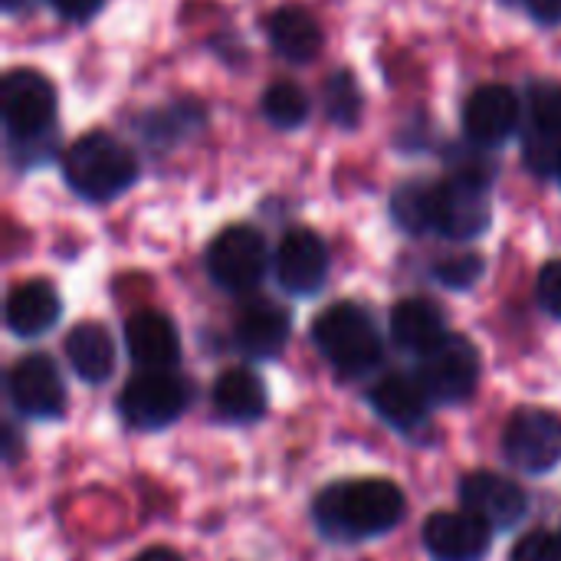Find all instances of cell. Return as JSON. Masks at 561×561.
<instances>
[{"mask_svg":"<svg viewBox=\"0 0 561 561\" xmlns=\"http://www.w3.org/2000/svg\"><path fill=\"white\" fill-rule=\"evenodd\" d=\"M404 513H408V500L401 486L381 477L332 483L312 503L316 526L332 542L378 539L394 526H401Z\"/></svg>","mask_w":561,"mask_h":561,"instance_id":"1","label":"cell"},{"mask_svg":"<svg viewBox=\"0 0 561 561\" xmlns=\"http://www.w3.org/2000/svg\"><path fill=\"white\" fill-rule=\"evenodd\" d=\"M66 184L85 201H112L138 181L135 151L108 131H89L62 154Z\"/></svg>","mask_w":561,"mask_h":561,"instance_id":"2","label":"cell"},{"mask_svg":"<svg viewBox=\"0 0 561 561\" xmlns=\"http://www.w3.org/2000/svg\"><path fill=\"white\" fill-rule=\"evenodd\" d=\"M312 342L325 362L355 378L381 362V335L358 302H335L312 322Z\"/></svg>","mask_w":561,"mask_h":561,"instance_id":"3","label":"cell"},{"mask_svg":"<svg viewBox=\"0 0 561 561\" xmlns=\"http://www.w3.org/2000/svg\"><path fill=\"white\" fill-rule=\"evenodd\" d=\"M493 220L490 181L473 174H450L434 184V230L450 240H473Z\"/></svg>","mask_w":561,"mask_h":561,"instance_id":"4","label":"cell"},{"mask_svg":"<svg viewBox=\"0 0 561 561\" xmlns=\"http://www.w3.org/2000/svg\"><path fill=\"white\" fill-rule=\"evenodd\" d=\"M417 378L424 381L434 404H463L480 385V352L463 335H447L437 348L421 355Z\"/></svg>","mask_w":561,"mask_h":561,"instance_id":"5","label":"cell"},{"mask_svg":"<svg viewBox=\"0 0 561 561\" xmlns=\"http://www.w3.org/2000/svg\"><path fill=\"white\" fill-rule=\"evenodd\" d=\"M503 454L523 473H549L561 463V417L546 408H519L503 431Z\"/></svg>","mask_w":561,"mask_h":561,"instance_id":"6","label":"cell"},{"mask_svg":"<svg viewBox=\"0 0 561 561\" xmlns=\"http://www.w3.org/2000/svg\"><path fill=\"white\" fill-rule=\"evenodd\" d=\"M207 273L227 293L253 289L266 273V240L250 224H233L207 247Z\"/></svg>","mask_w":561,"mask_h":561,"instance_id":"7","label":"cell"},{"mask_svg":"<svg viewBox=\"0 0 561 561\" xmlns=\"http://www.w3.org/2000/svg\"><path fill=\"white\" fill-rule=\"evenodd\" d=\"M191 404V388L171 371H145L131 378L118 398L122 417L138 431L171 427Z\"/></svg>","mask_w":561,"mask_h":561,"instance_id":"8","label":"cell"},{"mask_svg":"<svg viewBox=\"0 0 561 561\" xmlns=\"http://www.w3.org/2000/svg\"><path fill=\"white\" fill-rule=\"evenodd\" d=\"M0 108H3V125L10 138L16 141L39 138L56 118V89L36 69H13L3 79Z\"/></svg>","mask_w":561,"mask_h":561,"instance_id":"9","label":"cell"},{"mask_svg":"<svg viewBox=\"0 0 561 561\" xmlns=\"http://www.w3.org/2000/svg\"><path fill=\"white\" fill-rule=\"evenodd\" d=\"M7 391L13 408L33 421H53L66 411V385L59 368L46 355H26L10 368Z\"/></svg>","mask_w":561,"mask_h":561,"instance_id":"10","label":"cell"},{"mask_svg":"<svg viewBox=\"0 0 561 561\" xmlns=\"http://www.w3.org/2000/svg\"><path fill=\"white\" fill-rule=\"evenodd\" d=\"M460 500L463 510L490 523L493 529H513L529 513V496L519 483L493 473V470H473L460 480Z\"/></svg>","mask_w":561,"mask_h":561,"instance_id":"11","label":"cell"},{"mask_svg":"<svg viewBox=\"0 0 561 561\" xmlns=\"http://www.w3.org/2000/svg\"><path fill=\"white\" fill-rule=\"evenodd\" d=\"M523 122V102L510 85H480L467 105H463V131L470 138V145L480 148H496L506 138H513V131Z\"/></svg>","mask_w":561,"mask_h":561,"instance_id":"12","label":"cell"},{"mask_svg":"<svg viewBox=\"0 0 561 561\" xmlns=\"http://www.w3.org/2000/svg\"><path fill=\"white\" fill-rule=\"evenodd\" d=\"M424 546L434 561H483L493 546V526L463 513H434L424 523Z\"/></svg>","mask_w":561,"mask_h":561,"instance_id":"13","label":"cell"},{"mask_svg":"<svg viewBox=\"0 0 561 561\" xmlns=\"http://www.w3.org/2000/svg\"><path fill=\"white\" fill-rule=\"evenodd\" d=\"M276 276L279 286L293 296H312L322 289L325 276H329V247L325 240L309 230V227H296L283 237L279 250H276Z\"/></svg>","mask_w":561,"mask_h":561,"instance_id":"14","label":"cell"},{"mask_svg":"<svg viewBox=\"0 0 561 561\" xmlns=\"http://www.w3.org/2000/svg\"><path fill=\"white\" fill-rule=\"evenodd\" d=\"M526 164L536 174H559L561 168V85L536 89L533 118L523 135Z\"/></svg>","mask_w":561,"mask_h":561,"instance_id":"15","label":"cell"},{"mask_svg":"<svg viewBox=\"0 0 561 561\" xmlns=\"http://www.w3.org/2000/svg\"><path fill=\"white\" fill-rule=\"evenodd\" d=\"M125 348L145 371H171L181 362V335L164 312H138L125 322Z\"/></svg>","mask_w":561,"mask_h":561,"instance_id":"16","label":"cell"},{"mask_svg":"<svg viewBox=\"0 0 561 561\" xmlns=\"http://www.w3.org/2000/svg\"><path fill=\"white\" fill-rule=\"evenodd\" d=\"M371 408L378 411V417L398 431H417L427 424V414H431V404L434 398L427 394L424 381L417 375H404V371H394V375H385L371 394H368Z\"/></svg>","mask_w":561,"mask_h":561,"instance_id":"17","label":"cell"},{"mask_svg":"<svg viewBox=\"0 0 561 561\" xmlns=\"http://www.w3.org/2000/svg\"><path fill=\"white\" fill-rule=\"evenodd\" d=\"M289 332H293L289 312L270 299L250 302L237 316V325H233V339H237L240 352L250 358H276L286 348Z\"/></svg>","mask_w":561,"mask_h":561,"instance_id":"18","label":"cell"},{"mask_svg":"<svg viewBox=\"0 0 561 561\" xmlns=\"http://www.w3.org/2000/svg\"><path fill=\"white\" fill-rule=\"evenodd\" d=\"M62 302L46 279L16 283L7 296V329L20 339H39L59 322Z\"/></svg>","mask_w":561,"mask_h":561,"instance_id":"19","label":"cell"},{"mask_svg":"<svg viewBox=\"0 0 561 561\" xmlns=\"http://www.w3.org/2000/svg\"><path fill=\"white\" fill-rule=\"evenodd\" d=\"M266 33H270V43L273 49L289 59V62H309L322 53V26L319 20L306 10V7H279L270 13L266 20Z\"/></svg>","mask_w":561,"mask_h":561,"instance_id":"20","label":"cell"},{"mask_svg":"<svg viewBox=\"0 0 561 561\" xmlns=\"http://www.w3.org/2000/svg\"><path fill=\"white\" fill-rule=\"evenodd\" d=\"M444 312L431 299H401L391 309V339L411 355H427L447 339Z\"/></svg>","mask_w":561,"mask_h":561,"instance_id":"21","label":"cell"},{"mask_svg":"<svg viewBox=\"0 0 561 561\" xmlns=\"http://www.w3.org/2000/svg\"><path fill=\"white\" fill-rule=\"evenodd\" d=\"M266 408H270L266 385L250 368H230L217 378V385H214L217 417H224L230 424H253V421L266 417Z\"/></svg>","mask_w":561,"mask_h":561,"instance_id":"22","label":"cell"},{"mask_svg":"<svg viewBox=\"0 0 561 561\" xmlns=\"http://www.w3.org/2000/svg\"><path fill=\"white\" fill-rule=\"evenodd\" d=\"M66 358H69V368L82 381L102 385L115 371V342H112V335H108L105 325H99V322H79L66 335Z\"/></svg>","mask_w":561,"mask_h":561,"instance_id":"23","label":"cell"},{"mask_svg":"<svg viewBox=\"0 0 561 561\" xmlns=\"http://www.w3.org/2000/svg\"><path fill=\"white\" fill-rule=\"evenodd\" d=\"M391 217L408 233L434 230V184L408 181L391 197Z\"/></svg>","mask_w":561,"mask_h":561,"instance_id":"24","label":"cell"},{"mask_svg":"<svg viewBox=\"0 0 561 561\" xmlns=\"http://www.w3.org/2000/svg\"><path fill=\"white\" fill-rule=\"evenodd\" d=\"M309 95L296 82H273L263 92V115L276 128H299L309 118Z\"/></svg>","mask_w":561,"mask_h":561,"instance_id":"25","label":"cell"},{"mask_svg":"<svg viewBox=\"0 0 561 561\" xmlns=\"http://www.w3.org/2000/svg\"><path fill=\"white\" fill-rule=\"evenodd\" d=\"M325 115L342 128H355L362 122V89L352 72H335L325 82Z\"/></svg>","mask_w":561,"mask_h":561,"instance_id":"26","label":"cell"},{"mask_svg":"<svg viewBox=\"0 0 561 561\" xmlns=\"http://www.w3.org/2000/svg\"><path fill=\"white\" fill-rule=\"evenodd\" d=\"M434 276L450 286V289H470L480 276H483V260L477 253H463V256H450V260H440L434 266Z\"/></svg>","mask_w":561,"mask_h":561,"instance_id":"27","label":"cell"},{"mask_svg":"<svg viewBox=\"0 0 561 561\" xmlns=\"http://www.w3.org/2000/svg\"><path fill=\"white\" fill-rule=\"evenodd\" d=\"M510 561H561V539L552 533H529L516 542Z\"/></svg>","mask_w":561,"mask_h":561,"instance_id":"28","label":"cell"},{"mask_svg":"<svg viewBox=\"0 0 561 561\" xmlns=\"http://www.w3.org/2000/svg\"><path fill=\"white\" fill-rule=\"evenodd\" d=\"M539 302L549 316L561 319V260H552L539 273Z\"/></svg>","mask_w":561,"mask_h":561,"instance_id":"29","label":"cell"},{"mask_svg":"<svg viewBox=\"0 0 561 561\" xmlns=\"http://www.w3.org/2000/svg\"><path fill=\"white\" fill-rule=\"evenodd\" d=\"M49 7H53L59 16L82 23V20H89V16H95V13H99L102 0H49Z\"/></svg>","mask_w":561,"mask_h":561,"instance_id":"30","label":"cell"},{"mask_svg":"<svg viewBox=\"0 0 561 561\" xmlns=\"http://www.w3.org/2000/svg\"><path fill=\"white\" fill-rule=\"evenodd\" d=\"M523 3L539 23H546V26L561 23V0H523Z\"/></svg>","mask_w":561,"mask_h":561,"instance_id":"31","label":"cell"},{"mask_svg":"<svg viewBox=\"0 0 561 561\" xmlns=\"http://www.w3.org/2000/svg\"><path fill=\"white\" fill-rule=\"evenodd\" d=\"M131 561H184L174 549H161V546H154V549H145L138 559Z\"/></svg>","mask_w":561,"mask_h":561,"instance_id":"32","label":"cell"},{"mask_svg":"<svg viewBox=\"0 0 561 561\" xmlns=\"http://www.w3.org/2000/svg\"><path fill=\"white\" fill-rule=\"evenodd\" d=\"M33 0H3V10L7 13H16V10H23V7H30Z\"/></svg>","mask_w":561,"mask_h":561,"instance_id":"33","label":"cell"},{"mask_svg":"<svg viewBox=\"0 0 561 561\" xmlns=\"http://www.w3.org/2000/svg\"><path fill=\"white\" fill-rule=\"evenodd\" d=\"M559 181H561V168H559Z\"/></svg>","mask_w":561,"mask_h":561,"instance_id":"34","label":"cell"}]
</instances>
